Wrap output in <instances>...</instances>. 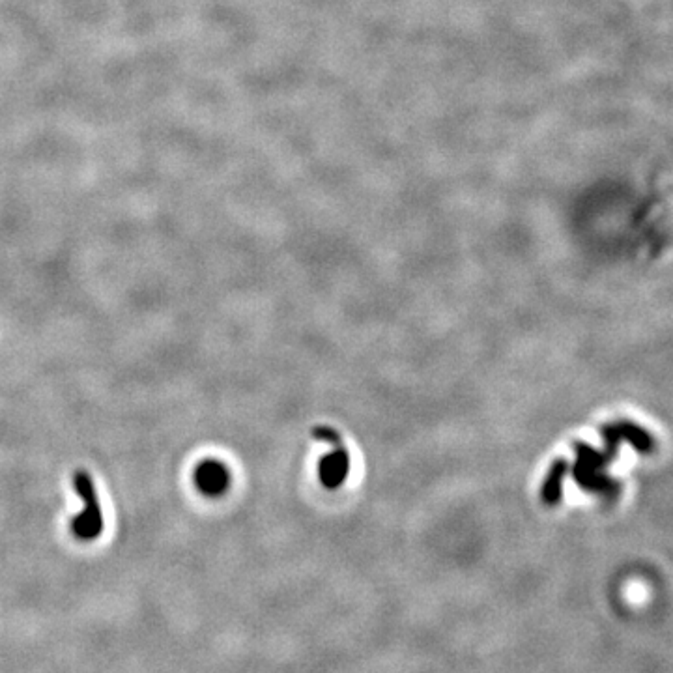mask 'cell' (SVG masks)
Returning a JSON list of instances; mask_svg holds the SVG:
<instances>
[{"mask_svg": "<svg viewBox=\"0 0 673 673\" xmlns=\"http://www.w3.org/2000/svg\"><path fill=\"white\" fill-rule=\"evenodd\" d=\"M73 487L85 502V511L72 520V531L83 541H92L103 530V516H101L100 502L94 483L90 475L77 472L73 475Z\"/></svg>", "mask_w": 673, "mask_h": 673, "instance_id": "6da1fadb", "label": "cell"}, {"mask_svg": "<svg viewBox=\"0 0 673 673\" xmlns=\"http://www.w3.org/2000/svg\"><path fill=\"white\" fill-rule=\"evenodd\" d=\"M195 481L204 494L219 496L229 487V470L219 460H204L195 472Z\"/></svg>", "mask_w": 673, "mask_h": 673, "instance_id": "7a4b0ae2", "label": "cell"}, {"mask_svg": "<svg viewBox=\"0 0 673 673\" xmlns=\"http://www.w3.org/2000/svg\"><path fill=\"white\" fill-rule=\"evenodd\" d=\"M348 475V453L341 445L337 444V449L322 460L320 466V477L326 487H339Z\"/></svg>", "mask_w": 673, "mask_h": 673, "instance_id": "3957f363", "label": "cell"}]
</instances>
